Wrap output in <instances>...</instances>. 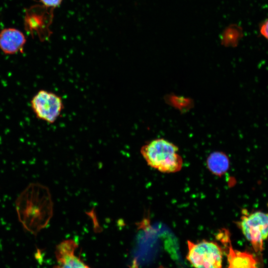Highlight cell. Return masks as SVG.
Masks as SVG:
<instances>
[{
    "label": "cell",
    "instance_id": "obj_1",
    "mask_svg": "<svg viewBox=\"0 0 268 268\" xmlns=\"http://www.w3.org/2000/svg\"><path fill=\"white\" fill-rule=\"evenodd\" d=\"M15 207L24 228L34 235L46 226L52 215L50 193L46 187L38 183H31L21 193Z\"/></svg>",
    "mask_w": 268,
    "mask_h": 268
},
{
    "label": "cell",
    "instance_id": "obj_2",
    "mask_svg": "<svg viewBox=\"0 0 268 268\" xmlns=\"http://www.w3.org/2000/svg\"><path fill=\"white\" fill-rule=\"evenodd\" d=\"M179 148L163 138L153 139L142 146L140 152L147 164L163 173H175L183 166Z\"/></svg>",
    "mask_w": 268,
    "mask_h": 268
},
{
    "label": "cell",
    "instance_id": "obj_3",
    "mask_svg": "<svg viewBox=\"0 0 268 268\" xmlns=\"http://www.w3.org/2000/svg\"><path fill=\"white\" fill-rule=\"evenodd\" d=\"M187 259L195 268H221L223 249L216 242L188 241Z\"/></svg>",
    "mask_w": 268,
    "mask_h": 268
},
{
    "label": "cell",
    "instance_id": "obj_4",
    "mask_svg": "<svg viewBox=\"0 0 268 268\" xmlns=\"http://www.w3.org/2000/svg\"><path fill=\"white\" fill-rule=\"evenodd\" d=\"M238 225L254 250L262 252L264 242L268 238V212L258 211L244 214Z\"/></svg>",
    "mask_w": 268,
    "mask_h": 268
},
{
    "label": "cell",
    "instance_id": "obj_5",
    "mask_svg": "<svg viewBox=\"0 0 268 268\" xmlns=\"http://www.w3.org/2000/svg\"><path fill=\"white\" fill-rule=\"evenodd\" d=\"M31 105L37 118L50 124L57 120L64 107L60 96L45 90L39 91L33 97Z\"/></svg>",
    "mask_w": 268,
    "mask_h": 268
},
{
    "label": "cell",
    "instance_id": "obj_6",
    "mask_svg": "<svg viewBox=\"0 0 268 268\" xmlns=\"http://www.w3.org/2000/svg\"><path fill=\"white\" fill-rule=\"evenodd\" d=\"M77 247V243L71 239L59 243L55 250L57 264L53 268H91L75 254Z\"/></svg>",
    "mask_w": 268,
    "mask_h": 268
},
{
    "label": "cell",
    "instance_id": "obj_7",
    "mask_svg": "<svg viewBox=\"0 0 268 268\" xmlns=\"http://www.w3.org/2000/svg\"><path fill=\"white\" fill-rule=\"evenodd\" d=\"M218 239L227 249L228 268H257V262L252 254L233 249L227 231L219 233Z\"/></svg>",
    "mask_w": 268,
    "mask_h": 268
},
{
    "label": "cell",
    "instance_id": "obj_8",
    "mask_svg": "<svg viewBox=\"0 0 268 268\" xmlns=\"http://www.w3.org/2000/svg\"><path fill=\"white\" fill-rule=\"evenodd\" d=\"M23 33L13 28H7L0 32V49L7 55L21 52L26 43Z\"/></svg>",
    "mask_w": 268,
    "mask_h": 268
},
{
    "label": "cell",
    "instance_id": "obj_9",
    "mask_svg": "<svg viewBox=\"0 0 268 268\" xmlns=\"http://www.w3.org/2000/svg\"><path fill=\"white\" fill-rule=\"evenodd\" d=\"M229 160L228 156L221 151H215L211 153L206 159V166L208 170L214 175L221 176L229 168Z\"/></svg>",
    "mask_w": 268,
    "mask_h": 268
},
{
    "label": "cell",
    "instance_id": "obj_10",
    "mask_svg": "<svg viewBox=\"0 0 268 268\" xmlns=\"http://www.w3.org/2000/svg\"><path fill=\"white\" fill-rule=\"evenodd\" d=\"M46 7L56 8L60 6L63 0H40Z\"/></svg>",
    "mask_w": 268,
    "mask_h": 268
},
{
    "label": "cell",
    "instance_id": "obj_11",
    "mask_svg": "<svg viewBox=\"0 0 268 268\" xmlns=\"http://www.w3.org/2000/svg\"><path fill=\"white\" fill-rule=\"evenodd\" d=\"M260 32L262 35L268 40V19L262 23L260 28Z\"/></svg>",
    "mask_w": 268,
    "mask_h": 268
},
{
    "label": "cell",
    "instance_id": "obj_12",
    "mask_svg": "<svg viewBox=\"0 0 268 268\" xmlns=\"http://www.w3.org/2000/svg\"><path fill=\"white\" fill-rule=\"evenodd\" d=\"M159 268H164L163 267H160Z\"/></svg>",
    "mask_w": 268,
    "mask_h": 268
}]
</instances>
